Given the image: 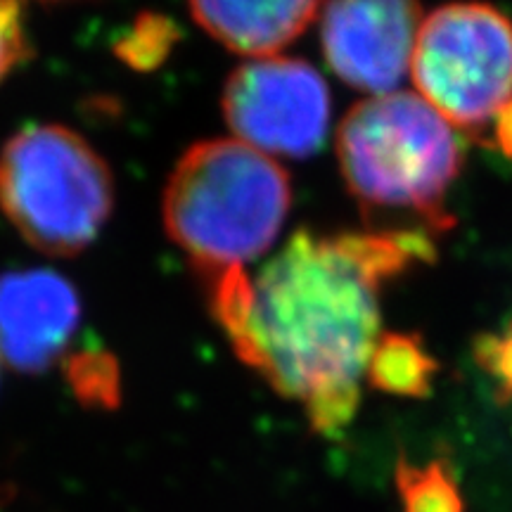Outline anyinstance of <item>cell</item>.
Instances as JSON below:
<instances>
[{"instance_id": "6da1fadb", "label": "cell", "mask_w": 512, "mask_h": 512, "mask_svg": "<svg viewBox=\"0 0 512 512\" xmlns=\"http://www.w3.org/2000/svg\"><path fill=\"white\" fill-rule=\"evenodd\" d=\"M432 242L411 230L294 233L261 271L209 283L211 311L247 366L335 437L354 420L358 380L380 337V292Z\"/></svg>"}, {"instance_id": "7a4b0ae2", "label": "cell", "mask_w": 512, "mask_h": 512, "mask_svg": "<svg viewBox=\"0 0 512 512\" xmlns=\"http://www.w3.org/2000/svg\"><path fill=\"white\" fill-rule=\"evenodd\" d=\"M290 176L235 138L192 145L171 171L162 214L169 238L207 283L242 273L280 235L290 214Z\"/></svg>"}, {"instance_id": "3957f363", "label": "cell", "mask_w": 512, "mask_h": 512, "mask_svg": "<svg viewBox=\"0 0 512 512\" xmlns=\"http://www.w3.org/2000/svg\"><path fill=\"white\" fill-rule=\"evenodd\" d=\"M337 157L366 209H403L432 228L451 226L444 202L463 166V145L420 95L394 91L356 102L339 124Z\"/></svg>"}, {"instance_id": "277c9868", "label": "cell", "mask_w": 512, "mask_h": 512, "mask_svg": "<svg viewBox=\"0 0 512 512\" xmlns=\"http://www.w3.org/2000/svg\"><path fill=\"white\" fill-rule=\"evenodd\" d=\"M112 204L110 166L72 128L27 126L0 152V211L38 252H83L105 228Z\"/></svg>"}, {"instance_id": "5b68a950", "label": "cell", "mask_w": 512, "mask_h": 512, "mask_svg": "<svg viewBox=\"0 0 512 512\" xmlns=\"http://www.w3.org/2000/svg\"><path fill=\"white\" fill-rule=\"evenodd\" d=\"M411 76L448 124L482 131L512 100V22L491 5L434 10L415 36Z\"/></svg>"}, {"instance_id": "8992f818", "label": "cell", "mask_w": 512, "mask_h": 512, "mask_svg": "<svg viewBox=\"0 0 512 512\" xmlns=\"http://www.w3.org/2000/svg\"><path fill=\"white\" fill-rule=\"evenodd\" d=\"M221 105L233 138L271 159L316 155L328 136V83L294 57L242 64L230 74Z\"/></svg>"}, {"instance_id": "52a82bcc", "label": "cell", "mask_w": 512, "mask_h": 512, "mask_svg": "<svg viewBox=\"0 0 512 512\" xmlns=\"http://www.w3.org/2000/svg\"><path fill=\"white\" fill-rule=\"evenodd\" d=\"M320 43L339 79L358 91L394 93L411 72L422 8L408 0H342L320 8Z\"/></svg>"}, {"instance_id": "ba28073f", "label": "cell", "mask_w": 512, "mask_h": 512, "mask_svg": "<svg viewBox=\"0 0 512 512\" xmlns=\"http://www.w3.org/2000/svg\"><path fill=\"white\" fill-rule=\"evenodd\" d=\"M81 320L74 285L48 268L0 275V356L24 373H41L69 347Z\"/></svg>"}, {"instance_id": "9c48e42d", "label": "cell", "mask_w": 512, "mask_h": 512, "mask_svg": "<svg viewBox=\"0 0 512 512\" xmlns=\"http://www.w3.org/2000/svg\"><path fill=\"white\" fill-rule=\"evenodd\" d=\"M192 19L238 55L266 60L297 38L320 12L318 3H192Z\"/></svg>"}, {"instance_id": "30bf717a", "label": "cell", "mask_w": 512, "mask_h": 512, "mask_svg": "<svg viewBox=\"0 0 512 512\" xmlns=\"http://www.w3.org/2000/svg\"><path fill=\"white\" fill-rule=\"evenodd\" d=\"M366 373L375 389L425 399L432 394V375L437 373V361L422 349L420 337L384 332L377 337Z\"/></svg>"}, {"instance_id": "8fae6325", "label": "cell", "mask_w": 512, "mask_h": 512, "mask_svg": "<svg viewBox=\"0 0 512 512\" xmlns=\"http://www.w3.org/2000/svg\"><path fill=\"white\" fill-rule=\"evenodd\" d=\"M396 486L403 512H465L456 477L444 460H432L420 467L399 458Z\"/></svg>"}, {"instance_id": "7c38bea8", "label": "cell", "mask_w": 512, "mask_h": 512, "mask_svg": "<svg viewBox=\"0 0 512 512\" xmlns=\"http://www.w3.org/2000/svg\"><path fill=\"white\" fill-rule=\"evenodd\" d=\"M29 55V36L24 8L10 0H0V81Z\"/></svg>"}, {"instance_id": "4fadbf2b", "label": "cell", "mask_w": 512, "mask_h": 512, "mask_svg": "<svg viewBox=\"0 0 512 512\" xmlns=\"http://www.w3.org/2000/svg\"><path fill=\"white\" fill-rule=\"evenodd\" d=\"M479 363L503 382L512 394V325L501 337H482L477 342Z\"/></svg>"}, {"instance_id": "5bb4252c", "label": "cell", "mask_w": 512, "mask_h": 512, "mask_svg": "<svg viewBox=\"0 0 512 512\" xmlns=\"http://www.w3.org/2000/svg\"><path fill=\"white\" fill-rule=\"evenodd\" d=\"M496 143L503 155L512 159V100L496 117Z\"/></svg>"}, {"instance_id": "9a60e30c", "label": "cell", "mask_w": 512, "mask_h": 512, "mask_svg": "<svg viewBox=\"0 0 512 512\" xmlns=\"http://www.w3.org/2000/svg\"><path fill=\"white\" fill-rule=\"evenodd\" d=\"M0 366H3V356H0Z\"/></svg>"}]
</instances>
